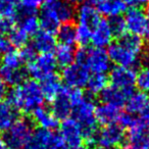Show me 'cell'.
I'll return each instance as SVG.
<instances>
[{"instance_id":"cell-1","label":"cell","mask_w":149,"mask_h":149,"mask_svg":"<svg viewBox=\"0 0 149 149\" xmlns=\"http://www.w3.org/2000/svg\"><path fill=\"white\" fill-rule=\"evenodd\" d=\"M144 50L143 40L131 34H124L120 40L108 46L107 54L116 66L133 68L139 63Z\"/></svg>"},{"instance_id":"cell-2","label":"cell","mask_w":149,"mask_h":149,"mask_svg":"<svg viewBox=\"0 0 149 149\" xmlns=\"http://www.w3.org/2000/svg\"><path fill=\"white\" fill-rule=\"evenodd\" d=\"M7 102L13 105L17 111L24 113H32L36 108L42 106L45 100L41 85L33 79L25 80L13 86L9 93H7Z\"/></svg>"},{"instance_id":"cell-3","label":"cell","mask_w":149,"mask_h":149,"mask_svg":"<svg viewBox=\"0 0 149 149\" xmlns=\"http://www.w3.org/2000/svg\"><path fill=\"white\" fill-rule=\"evenodd\" d=\"M74 8L68 0H45L40 7L39 22L42 30L55 33L63 24L74 19Z\"/></svg>"},{"instance_id":"cell-4","label":"cell","mask_w":149,"mask_h":149,"mask_svg":"<svg viewBox=\"0 0 149 149\" xmlns=\"http://www.w3.org/2000/svg\"><path fill=\"white\" fill-rule=\"evenodd\" d=\"M95 108L96 105L93 100L84 95L82 92L74 102L72 110V118L80 125L82 129L84 141L89 144L95 142L96 135L98 132Z\"/></svg>"},{"instance_id":"cell-5","label":"cell","mask_w":149,"mask_h":149,"mask_svg":"<svg viewBox=\"0 0 149 149\" xmlns=\"http://www.w3.org/2000/svg\"><path fill=\"white\" fill-rule=\"evenodd\" d=\"M74 61L85 66L90 74H106L110 70L107 51L103 48L83 46L76 52Z\"/></svg>"},{"instance_id":"cell-6","label":"cell","mask_w":149,"mask_h":149,"mask_svg":"<svg viewBox=\"0 0 149 149\" xmlns=\"http://www.w3.org/2000/svg\"><path fill=\"white\" fill-rule=\"evenodd\" d=\"M57 63L52 53H40L28 62L27 72L33 80L42 82L55 74Z\"/></svg>"},{"instance_id":"cell-7","label":"cell","mask_w":149,"mask_h":149,"mask_svg":"<svg viewBox=\"0 0 149 149\" xmlns=\"http://www.w3.org/2000/svg\"><path fill=\"white\" fill-rule=\"evenodd\" d=\"M32 132L33 127L30 120L26 118H17L13 126L5 132L3 140L11 149L23 148L29 141Z\"/></svg>"},{"instance_id":"cell-8","label":"cell","mask_w":149,"mask_h":149,"mask_svg":"<svg viewBox=\"0 0 149 149\" xmlns=\"http://www.w3.org/2000/svg\"><path fill=\"white\" fill-rule=\"evenodd\" d=\"M126 31L142 40L149 39V19L141 8L129 9L124 17Z\"/></svg>"},{"instance_id":"cell-9","label":"cell","mask_w":149,"mask_h":149,"mask_svg":"<svg viewBox=\"0 0 149 149\" xmlns=\"http://www.w3.org/2000/svg\"><path fill=\"white\" fill-rule=\"evenodd\" d=\"M90 74V72L85 66L74 61L70 65L63 68L61 72V81L68 88L81 89L86 87Z\"/></svg>"},{"instance_id":"cell-10","label":"cell","mask_w":149,"mask_h":149,"mask_svg":"<svg viewBox=\"0 0 149 149\" xmlns=\"http://www.w3.org/2000/svg\"><path fill=\"white\" fill-rule=\"evenodd\" d=\"M125 137L124 128L120 125H107L97 132L95 142L104 149H114L123 144Z\"/></svg>"},{"instance_id":"cell-11","label":"cell","mask_w":149,"mask_h":149,"mask_svg":"<svg viewBox=\"0 0 149 149\" xmlns=\"http://www.w3.org/2000/svg\"><path fill=\"white\" fill-rule=\"evenodd\" d=\"M109 81L110 85L132 94L136 86V72L131 68L116 66L110 70Z\"/></svg>"},{"instance_id":"cell-12","label":"cell","mask_w":149,"mask_h":149,"mask_svg":"<svg viewBox=\"0 0 149 149\" xmlns=\"http://www.w3.org/2000/svg\"><path fill=\"white\" fill-rule=\"evenodd\" d=\"M59 136L70 149L82 146L84 141L81 127L72 118H64L62 120L60 125Z\"/></svg>"},{"instance_id":"cell-13","label":"cell","mask_w":149,"mask_h":149,"mask_svg":"<svg viewBox=\"0 0 149 149\" xmlns=\"http://www.w3.org/2000/svg\"><path fill=\"white\" fill-rule=\"evenodd\" d=\"M72 88L64 87L62 91L52 100L51 111L58 120H64L72 116Z\"/></svg>"},{"instance_id":"cell-14","label":"cell","mask_w":149,"mask_h":149,"mask_svg":"<svg viewBox=\"0 0 149 149\" xmlns=\"http://www.w3.org/2000/svg\"><path fill=\"white\" fill-rule=\"evenodd\" d=\"M114 34L110 27L109 21L107 19H99L95 27L92 29L91 33V43L94 47L105 48L112 43L114 39Z\"/></svg>"},{"instance_id":"cell-15","label":"cell","mask_w":149,"mask_h":149,"mask_svg":"<svg viewBox=\"0 0 149 149\" xmlns=\"http://www.w3.org/2000/svg\"><path fill=\"white\" fill-rule=\"evenodd\" d=\"M128 137L130 144L142 149L149 144V130L140 118H134L128 127Z\"/></svg>"},{"instance_id":"cell-16","label":"cell","mask_w":149,"mask_h":149,"mask_svg":"<svg viewBox=\"0 0 149 149\" xmlns=\"http://www.w3.org/2000/svg\"><path fill=\"white\" fill-rule=\"evenodd\" d=\"M122 113L123 111L120 106L108 102H102L99 105H96L95 108L96 120L103 126L118 124Z\"/></svg>"},{"instance_id":"cell-17","label":"cell","mask_w":149,"mask_h":149,"mask_svg":"<svg viewBox=\"0 0 149 149\" xmlns=\"http://www.w3.org/2000/svg\"><path fill=\"white\" fill-rule=\"evenodd\" d=\"M56 36L54 33L46 30H39L34 35L32 47L39 53H52L56 47Z\"/></svg>"},{"instance_id":"cell-18","label":"cell","mask_w":149,"mask_h":149,"mask_svg":"<svg viewBox=\"0 0 149 149\" xmlns=\"http://www.w3.org/2000/svg\"><path fill=\"white\" fill-rule=\"evenodd\" d=\"M74 17L77 19V26H83L92 30L99 22L100 15L92 3L85 2L80 5L78 10L74 13Z\"/></svg>"},{"instance_id":"cell-19","label":"cell","mask_w":149,"mask_h":149,"mask_svg":"<svg viewBox=\"0 0 149 149\" xmlns=\"http://www.w3.org/2000/svg\"><path fill=\"white\" fill-rule=\"evenodd\" d=\"M92 4L99 15L110 19L120 17L127 8L122 0H92Z\"/></svg>"},{"instance_id":"cell-20","label":"cell","mask_w":149,"mask_h":149,"mask_svg":"<svg viewBox=\"0 0 149 149\" xmlns=\"http://www.w3.org/2000/svg\"><path fill=\"white\" fill-rule=\"evenodd\" d=\"M55 135L52 131L37 129L32 132L31 137L25 146L26 149H49Z\"/></svg>"},{"instance_id":"cell-21","label":"cell","mask_w":149,"mask_h":149,"mask_svg":"<svg viewBox=\"0 0 149 149\" xmlns=\"http://www.w3.org/2000/svg\"><path fill=\"white\" fill-rule=\"evenodd\" d=\"M32 116H33V120L38 125L40 129L52 131L57 128L58 118L54 116L51 109H48L44 106H40L32 112Z\"/></svg>"},{"instance_id":"cell-22","label":"cell","mask_w":149,"mask_h":149,"mask_svg":"<svg viewBox=\"0 0 149 149\" xmlns=\"http://www.w3.org/2000/svg\"><path fill=\"white\" fill-rule=\"evenodd\" d=\"M148 104H149L148 94L138 91V92H133L129 96L125 105H126L127 108V112L134 116V114H140L148 106Z\"/></svg>"},{"instance_id":"cell-23","label":"cell","mask_w":149,"mask_h":149,"mask_svg":"<svg viewBox=\"0 0 149 149\" xmlns=\"http://www.w3.org/2000/svg\"><path fill=\"white\" fill-rule=\"evenodd\" d=\"M40 85H41L44 98L47 100H50V101H52L64 88L63 85H62L61 80L55 74L46 78L45 80H43L42 84H40Z\"/></svg>"},{"instance_id":"cell-24","label":"cell","mask_w":149,"mask_h":149,"mask_svg":"<svg viewBox=\"0 0 149 149\" xmlns=\"http://www.w3.org/2000/svg\"><path fill=\"white\" fill-rule=\"evenodd\" d=\"M100 95H101L103 102H108V103H112L114 105L122 107L123 105H125L127 99L131 94L127 93V92L123 91V90L118 89L112 85H107V87L102 91Z\"/></svg>"},{"instance_id":"cell-25","label":"cell","mask_w":149,"mask_h":149,"mask_svg":"<svg viewBox=\"0 0 149 149\" xmlns=\"http://www.w3.org/2000/svg\"><path fill=\"white\" fill-rule=\"evenodd\" d=\"M17 120V112L8 102H0V132H6Z\"/></svg>"},{"instance_id":"cell-26","label":"cell","mask_w":149,"mask_h":149,"mask_svg":"<svg viewBox=\"0 0 149 149\" xmlns=\"http://www.w3.org/2000/svg\"><path fill=\"white\" fill-rule=\"evenodd\" d=\"M53 56L55 58V61L57 63V65L65 68V66L72 64V62H74L76 51H74L72 46L59 44L54 49Z\"/></svg>"},{"instance_id":"cell-27","label":"cell","mask_w":149,"mask_h":149,"mask_svg":"<svg viewBox=\"0 0 149 149\" xmlns=\"http://www.w3.org/2000/svg\"><path fill=\"white\" fill-rule=\"evenodd\" d=\"M0 78L6 85L15 86L26 80V70L8 68L0 64Z\"/></svg>"},{"instance_id":"cell-28","label":"cell","mask_w":149,"mask_h":149,"mask_svg":"<svg viewBox=\"0 0 149 149\" xmlns=\"http://www.w3.org/2000/svg\"><path fill=\"white\" fill-rule=\"evenodd\" d=\"M107 85L108 78L106 74H91L86 87L88 88V91L92 95H98L102 93V91L107 87Z\"/></svg>"},{"instance_id":"cell-29","label":"cell","mask_w":149,"mask_h":149,"mask_svg":"<svg viewBox=\"0 0 149 149\" xmlns=\"http://www.w3.org/2000/svg\"><path fill=\"white\" fill-rule=\"evenodd\" d=\"M56 39L60 44L72 46L76 43V27L70 23L61 25L56 31Z\"/></svg>"},{"instance_id":"cell-30","label":"cell","mask_w":149,"mask_h":149,"mask_svg":"<svg viewBox=\"0 0 149 149\" xmlns=\"http://www.w3.org/2000/svg\"><path fill=\"white\" fill-rule=\"evenodd\" d=\"M19 27L29 36H34L40 30L39 17L35 13H24Z\"/></svg>"},{"instance_id":"cell-31","label":"cell","mask_w":149,"mask_h":149,"mask_svg":"<svg viewBox=\"0 0 149 149\" xmlns=\"http://www.w3.org/2000/svg\"><path fill=\"white\" fill-rule=\"evenodd\" d=\"M0 59H1V62H0L1 65L8 68H13V70L22 68V66L25 64V61H24L19 51L13 49H9Z\"/></svg>"},{"instance_id":"cell-32","label":"cell","mask_w":149,"mask_h":149,"mask_svg":"<svg viewBox=\"0 0 149 149\" xmlns=\"http://www.w3.org/2000/svg\"><path fill=\"white\" fill-rule=\"evenodd\" d=\"M9 35V44L13 45L15 48H23L27 46V43L29 41V35L26 32H24L19 27H15Z\"/></svg>"},{"instance_id":"cell-33","label":"cell","mask_w":149,"mask_h":149,"mask_svg":"<svg viewBox=\"0 0 149 149\" xmlns=\"http://www.w3.org/2000/svg\"><path fill=\"white\" fill-rule=\"evenodd\" d=\"M136 87L139 91L149 95V64L141 68L136 72Z\"/></svg>"},{"instance_id":"cell-34","label":"cell","mask_w":149,"mask_h":149,"mask_svg":"<svg viewBox=\"0 0 149 149\" xmlns=\"http://www.w3.org/2000/svg\"><path fill=\"white\" fill-rule=\"evenodd\" d=\"M91 33L92 30L89 28L77 26L76 27V42H78L81 46H87L91 41Z\"/></svg>"},{"instance_id":"cell-35","label":"cell","mask_w":149,"mask_h":149,"mask_svg":"<svg viewBox=\"0 0 149 149\" xmlns=\"http://www.w3.org/2000/svg\"><path fill=\"white\" fill-rule=\"evenodd\" d=\"M17 7L15 3H9L4 0H0V17L17 19Z\"/></svg>"},{"instance_id":"cell-36","label":"cell","mask_w":149,"mask_h":149,"mask_svg":"<svg viewBox=\"0 0 149 149\" xmlns=\"http://www.w3.org/2000/svg\"><path fill=\"white\" fill-rule=\"evenodd\" d=\"M45 0H19V7L24 13H35L42 6Z\"/></svg>"},{"instance_id":"cell-37","label":"cell","mask_w":149,"mask_h":149,"mask_svg":"<svg viewBox=\"0 0 149 149\" xmlns=\"http://www.w3.org/2000/svg\"><path fill=\"white\" fill-rule=\"evenodd\" d=\"M109 24L112 31H113L114 36L120 37L124 34H126V25H125V21L122 17H112L109 19Z\"/></svg>"},{"instance_id":"cell-38","label":"cell","mask_w":149,"mask_h":149,"mask_svg":"<svg viewBox=\"0 0 149 149\" xmlns=\"http://www.w3.org/2000/svg\"><path fill=\"white\" fill-rule=\"evenodd\" d=\"M15 28V19L0 17V35L5 36Z\"/></svg>"},{"instance_id":"cell-39","label":"cell","mask_w":149,"mask_h":149,"mask_svg":"<svg viewBox=\"0 0 149 149\" xmlns=\"http://www.w3.org/2000/svg\"><path fill=\"white\" fill-rule=\"evenodd\" d=\"M122 1L124 2L125 6L129 7L130 9L141 8L148 2V0H122Z\"/></svg>"},{"instance_id":"cell-40","label":"cell","mask_w":149,"mask_h":149,"mask_svg":"<svg viewBox=\"0 0 149 149\" xmlns=\"http://www.w3.org/2000/svg\"><path fill=\"white\" fill-rule=\"evenodd\" d=\"M9 47H10V44H9L8 40L3 35H0V58L10 49Z\"/></svg>"},{"instance_id":"cell-41","label":"cell","mask_w":149,"mask_h":149,"mask_svg":"<svg viewBox=\"0 0 149 149\" xmlns=\"http://www.w3.org/2000/svg\"><path fill=\"white\" fill-rule=\"evenodd\" d=\"M140 114H141L140 120L144 123L145 126H146L147 128H148V130H149V104H148V106H147V107L145 108V109L143 110Z\"/></svg>"},{"instance_id":"cell-42","label":"cell","mask_w":149,"mask_h":149,"mask_svg":"<svg viewBox=\"0 0 149 149\" xmlns=\"http://www.w3.org/2000/svg\"><path fill=\"white\" fill-rule=\"evenodd\" d=\"M7 95V85L0 78V102Z\"/></svg>"},{"instance_id":"cell-43","label":"cell","mask_w":149,"mask_h":149,"mask_svg":"<svg viewBox=\"0 0 149 149\" xmlns=\"http://www.w3.org/2000/svg\"><path fill=\"white\" fill-rule=\"evenodd\" d=\"M0 149H9L8 145L5 143V141L3 139L0 138Z\"/></svg>"},{"instance_id":"cell-44","label":"cell","mask_w":149,"mask_h":149,"mask_svg":"<svg viewBox=\"0 0 149 149\" xmlns=\"http://www.w3.org/2000/svg\"><path fill=\"white\" fill-rule=\"evenodd\" d=\"M68 2H70L72 4H83V3H85L87 0H68Z\"/></svg>"},{"instance_id":"cell-45","label":"cell","mask_w":149,"mask_h":149,"mask_svg":"<svg viewBox=\"0 0 149 149\" xmlns=\"http://www.w3.org/2000/svg\"><path fill=\"white\" fill-rule=\"evenodd\" d=\"M123 149H139V148H137L136 146H134V145H132V144H130V143H129V144L125 145Z\"/></svg>"},{"instance_id":"cell-46","label":"cell","mask_w":149,"mask_h":149,"mask_svg":"<svg viewBox=\"0 0 149 149\" xmlns=\"http://www.w3.org/2000/svg\"><path fill=\"white\" fill-rule=\"evenodd\" d=\"M145 13H146L147 17H148V19H149V1L147 2V4H146V9H145Z\"/></svg>"},{"instance_id":"cell-47","label":"cell","mask_w":149,"mask_h":149,"mask_svg":"<svg viewBox=\"0 0 149 149\" xmlns=\"http://www.w3.org/2000/svg\"><path fill=\"white\" fill-rule=\"evenodd\" d=\"M4 1L9 2V3H15V2H17V1H19V0H4Z\"/></svg>"},{"instance_id":"cell-48","label":"cell","mask_w":149,"mask_h":149,"mask_svg":"<svg viewBox=\"0 0 149 149\" xmlns=\"http://www.w3.org/2000/svg\"><path fill=\"white\" fill-rule=\"evenodd\" d=\"M13 149H24V148H13Z\"/></svg>"},{"instance_id":"cell-49","label":"cell","mask_w":149,"mask_h":149,"mask_svg":"<svg viewBox=\"0 0 149 149\" xmlns=\"http://www.w3.org/2000/svg\"><path fill=\"white\" fill-rule=\"evenodd\" d=\"M148 55H149V46H148Z\"/></svg>"}]
</instances>
